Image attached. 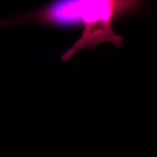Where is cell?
Masks as SVG:
<instances>
[{
	"label": "cell",
	"instance_id": "1",
	"mask_svg": "<svg viewBox=\"0 0 157 157\" xmlns=\"http://www.w3.org/2000/svg\"><path fill=\"white\" fill-rule=\"evenodd\" d=\"M143 0H79L78 13L83 24L80 37L61 57L66 62L78 52L86 48L94 50L103 42L120 48L122 37L113 31V20L124 13L138 10Z\"/></svg>",
	"mask_w": 157,
	"mask_h": 157
}]
</instances>
